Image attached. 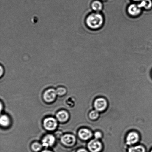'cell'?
Returning a JSON list of instances; mask_svg holds the SVG:
<instances>
[{
  "instance_id": "1",
  "label": "cell",
  "mask_w": 152,
  "mask_h": 152,
  "mask_svg": "<svg viewBox=\"0 0 152 152\" xmlns=\"http://www.w3.org/2000/svg\"><path fill=\"white\" fill-rule=\"evenodd\" d=\"M104 23L102 15L98 12L91 13L86 19V25L91 29L96 30L101 28Z\"/></svg>"
},
{
  "instance_id": "2",
  "label": "cell",
  "mask_w": 152,
  "mask_h": 152,
  "mask_svg": "<svg viewBox=\"0 0 152 152\" xmlns=\"http://www.w3.org/2000/svg\"><path fill=\"white\" fill-rule=\"evenodd\" d=\"M44 125L45 128L47 130L53 131L57 126L56 120L53 117H49L44 120Z\"/></svg>"
},
{
  "instance_id": "3",
  "label": "cell",
  "mask_w": 152,
  "mask_h": 152,
  "mask_svg": "<svg viewBox=\"0 0 152 152\" xmlns=\"http://www.w3.org/2000/svg\"><path fill=\"white\" fill-rule=\"evenodd\" d=\"M88 147L91 152H99L102 149L101 143L96 139L91 140L88 144Z\"/></svg>"
},
{
  "instance_id": "4",
  "label": "cell",
  "mask_w": 152,
  "mask_h": 152,
  "mask_svg": "<svg viewBox=\"0 0 152 152\" xmlns=\"http://www.w3.org/2000/svg\"><path fill=\"white\" fill-rule=\"evenodd\" d=\"M61 141L62 143L67 146H72L75 143L76 138L73 135L67 134L62 137Z\"/></svg>"
},
{
  "instance_id": "5",
  "label": "cell",
  "mask_w": 152,
  "mask_h": 152,
  "mask_svg": "<svg viewBox=\"0 0 152 152\" xmlns=\"http://www.w3.org/2000/svg\"><path fill=\"white\" fill-rule=\"evenodd\" d=\"M57 93L56 90L53 89H50L46 91L44 95V98L46 102H53L56 99Z\"/></svg>"
},
{
  "instance_id": "6",
  "label": "cell",
  "mask_w": 152,
  "mask_h": 152,
  "mask_svg": "<svg viewBox=\"0 0 152 152\" xmlns=\"http://www.w3.org/2000/svg\"><path fill=\"white\" fill-rule=\"evenodd\" d=\"M142 9L136 4H132L129 5L128 7L127 12L131 16H137L141 14Z\"/></svg>"
},
{
  "instance_id": "7",
  "label": "cell",
  "mask_w": 152,
  "mask_h": 152,
  "mask_svg": "<svg viewBox=\"0 0 152 152\" xmlns=\"http://www.w3.org/2000/svg\"><path fill=\"white\" fill-rule=\"evenodd\" d=\"M94 106L95 109L98 111H104L107 108V101L103 98H98L95 101Z\"/></svg>"
},
{
  "instance_id": "8",
  "label": "cell",
  "mask_w": 152,
  "mask_h": 152,
  "mask_svg": "<svg viewBox=\"0 0 152 152\" xmlns=\"http://www.w3.org/2000/svg\"><path fill=\"white\" fill-rule=\"evenodd\" d=\"M55 141L56 139L53 135H47L43 139L42 145L46 147L52 146L54 144Z\"/></svg>"
},
{
  "instance_id": "9",
  "label": "cell",
  "mask_w": 152,
  "mask_h": 152,
  "mask_svg": "<svg viewBox=\"0 0 152 152\" xmlns=\"http://www.w3.org/2000/svg\"><path fill=\"white\" fill-rule=\"evenodd\" d=\"M139 139V135L136 132H131L128 135L126 138V143L128 145H132L137 142Z\"/></svg>"
},
{
  "instance_id": "10",
  "label": "cell",
  "mask_w": 152,
  "mask_h": 152,
  "mask_svg": "<svg viewBox=\"0 0 152 152\" xmlns=\"http://www.w3.org/2000/svg\"><path fill=\"white\" fill-rule=\"evenodd\" d=\"M80 138L82 140H87L91 137L92 134L91 131L87 129H80L78 132Z\"/></svg>"
},
{
  "instance_id": "11",
  "label": "cell",
  "mask_w": 152,
  "mask_h": 152,
  "mask_svg": "<svg viewBox=\"0 0 152 152\" xmlns=\"http://www.w3.org/2000/svg\"><path fill=\"white\" fill-rule=\"evenodd\" d=\"M56 117L59 121L65 122L69 118V115L66 111H61L56 114Z\"/></svg>"
},
{
  "instance_id": "12",
  "label": "cell",
  "mask_w": 152,
  "mask_h": 152,
  "mask_svg": "<svg viewBox=\"0 0 152 152\" xmlns=\"http://www.w3.org/2000/svg\"><path fill=\"white\" fill-rule=\"evenodd\" d=\"M138 5L141 9L143 8L145 10H149L152 7V1L151 0H142Z\"/></svg>"
},
{
  "instance_id": "13",
  "label": "cell",
  "mask_w": 152,
  "mask_h": 152,
  "mask_svg": "<svg viewBox=\"0 0 152 152\" xmlns=\"http://www.w3.org/2000/svg\"><path fill=\"white\" fill-rule=\"evenodd\" d=\"M91 8L92 10L96 12H98L102 10L103 8L102 3L99 1H93L91 4Z\"/></svg>"
},
{
  "instance_id": "14",
  "label": "cell",
  "mask_w": 152,
  "mask_h": 152,
  "mask_svg": "<svg viewBox=\"0 0 152 152\" xmlns=\"http://www.w3.org/2000/svg\"><path fill=\"white\" fill-rule=\"evenodd\" d=\"M10 123V119L8 116L4 115H1L0 118V123L1 126L6 127L9 126Z\"/></svg>"
},
{
  "instance_id": "15",
  "label": "cell",
  "mask_w": 152,
  "mask_h": 152,
  "mask_svg": "<svg viewBox=\"0 0 152 152\" xmlns=\"http://www.w3.org/2000/svg\"><path fill=\"white\" fill-rule=\"evenodd\" d=\"M129 152H145V149L142 146L131 147L129 150Z\"/></svg>"
},
{
  "instance_id": "16",
  "label": "cell",
  "mask_w": 152,
  "mask_h": 152,
  "mask_svg": "<svg viewBox=\"0 0 152 152\" xmlns=\"http://www.w3.org/2000/svg\"><path fill=\"white\" fill-rule=\"evenodd\" d=\"M32 148L34 151L38 152L40 151L42 148V145L38 142H34L32 144Z\"/></svg>"
},
{
  "instance_id": "17",
  "label": "cell",
  "mask_w": 152,
  "mask_h": 152,
  "mask_svg": "<svg viewBox=\"0 0 152 152\" xmlns=\"http://www.w3.org/2000/svg\"><path fill=\"white\" fill-rule=\"evenodd\" d=\"M56 91L57 95L62 96L66 93V90L65 88L60 87L58 88L57 90H56Z\"/></svg>"
},
{
  "instance_id": "18",
  "label": "cell",
  "mask_w": 152,
  "mask_h": 152,
  "mask_svg": "<svg viewBox=\"0 0 152 152\" xmlns=\"http://www.w3.org/2000/svg\"><path fill=\"white\" fill-rule=\"evenodd\" d=\"M89 117L92 120H95L98 118V116H99V114L98 112L97 111H93L90 113L89 114Z\"/></svg>"
},
{
  "instance_id": "19",
  "label": "cell",
  "mask_w": 152,
  "mask_h": 152,
  "mask_svg": "<svg viewBox=\"0 0 152 152\" xmlns=\"http://www.w3.org/2000/svg\"><path fill=\"white\" fill-rule=\"evenodd\" d=\"M94 135L95 138L96 139H99L102 137V135H101V132H95Z\"/></svg>"
},
{
  "instance_id": "20",
  "label": "cell",
  "mask_w": 152,
  "mask_h": 152,
  "mask_svg": "<svg viewBox=\"0 0 152 152\" xmlns=\"http://www.w3.org/2000/svg\"><path fill=\"white\" fill-rule=\"evenodd\" d=\"M77 152H88V151L84 149H80Z\"/></svg>"
},
{
  "instance_id": "21",
  "label": "cell",
  "mask_w": 152,
  "mask_h": 152,
  "mask_svg": "<svg viewBox=\"0 0 152 152\" xmlns=\"http://www.w3.org/2000/svg\"><path fill=\"white\" fill-rule=\"evenodd\" d=\"M2 70H3V68H2V66H1V75H2V74H3V71H2Z\"/></svg>"
},
{
  "instance_id": "22",
  "label": "cell",
  "mask_w": 152,
  "mask_h": 152,
  "mask_svg": "<svg viewBox=\"0 0 152 152\" xmlns=\"http://www.w3.org/2000/svg\"><path fill=\"white\" fill-rule=\"evenodd\" d=\"M42 152H52L50 151V150H44V151H43Z\"/></svg>"
},
{
  "instance_id": "23",
  "label": "cell",
  "mask_w": 152,
  "mask_h": 152,
  "mask_svg": "<svg viewBox=\"0 0 152 152\" xmlns=\"http://www.w3.org/2000/svg\"><path fill=\"white\" fill-rule=\"evenodd\" d=\"M132 1H141V0H132Z\"/></svg>"
},
{
  "instance_id": "24",
  "label": "cell",
  "mask_w": 152,
  "mask_h": 152,
  "mask_svg": "<svg viewBox=\"0 0 152 152\" xmlns=\"http://www.w3.org/2000/svg\"><path fill=\"white\" fill-rule=\"evenodd\" d=\"M151 152H152V150H151Z\"/></svg>"
}]
</instances>
